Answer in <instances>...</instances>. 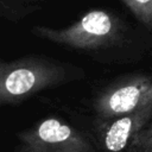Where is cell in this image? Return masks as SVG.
Instances as JSON below:
<instances>
[{"mask_svg":"<svg viewBox=\"0 0 152 152\" xmlns=\"http://www.w3.org/2000/svg\"><path fill=\"white\" fill-rule=\"evenodd\" d=\"M44 0H0V18L18 23L43 8Z\"/></svg>","mask_w":152,"mask_h":152,"instance_id":"8992f818","label":"cell"},{"mask_svg":"<svg viewBox=\"0 0 152 152\" xmlns=\"http://www.w3.org/2000/svg\"><path fill=\"white\" fill-rule=\"evenodd\" d=\"M86 70L71 62L45 55L0 58V110L20 104L34 95L83 81Z\"/></svg>","mask_w":152,"mask_h":152,"instance_id":"7a4b0ae2","label":"cell"},{"mask_svg":"<svg viewBox=\"0 0 152 152\" xmlns=\"http://www.w3.org/2000/svg\"><path fill=\"white\" fill-rule=\"evenodd\" d=\"M125 152H152V122L134 134Z\"/></svg>","mask_w":152,"mask_h":152,"instance_id":"ba28073f","label":"cell"},{"mask_svg":"<svg viewBox=\"0 0 152 152\" xmlns=\"http://www.w3.org/2000/svg\"><path fill=\"white\" fill-rule=\"evenodd\" d=\"M138 24L152 33V0H121Z\"/></svg>","mask_w":152,"mask_h":152,"instance_id":"52a82bcc","label":"cell"},{"mask_svg":"<svg viewBox=\"0 0 152 152\" xmlns=\"http://www.w3.org/2000/svg\"><path fill=\"white\" fill-rule=\"evenodd\" d=\"M14 152H101L90 126L53 114L15 134Z\"/></svg>","mask_w":152,"mask_h":152,"instance_id":"3957f363","label":"cell"},{"mask_svg":"<svg viewBox=\"0 0 152 152\" xmlns=\"http://www.w3.org/2000/svg\"><path fill=\"white\" fill-rule=\"evenodd\" d=\"M152 106V77L137 71L116 76L99 89L91 101V121H106Z\"/></svg>","mask_w":152,"mask_h":152,"instance_id":"277c9868","label":"cell"},{"mask_svg":"<svg viewBox=\"0 0 152 152\" xmlns=\"http://www.w3.org/2000/svg\"><path fill=\"white\" fill-rule=\"evenodd\" d=\"M31 33L101 64H135L152 49L151 32L109 8L87 11L65 27L36 25Z\"/></svg>","mask_w":152,"mask_h":152,"instance_id":"6da1fadb","label":"cell"},{"mask_svg":"<svg viewBox=\"0 0 152 152\" xmlns=\"http://www.w3.org/2000/svg\"><path fill=\"white\" fill-rule=\"evenodd\" d=\"M152 122V106L106 121H91L90 128L101 152H125L134 134Z\"/></svg>","mask_w":152,"mask_h":152,"instance_id":"5b68a950","label":"cell"}]
</instances>
